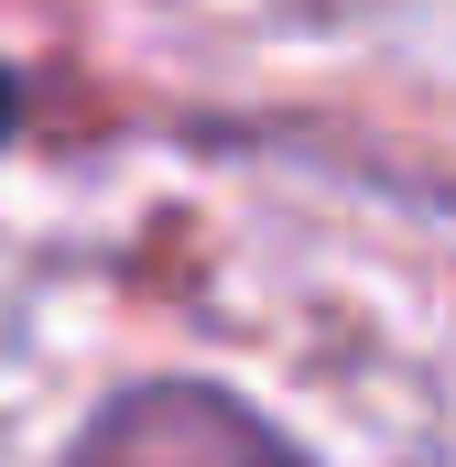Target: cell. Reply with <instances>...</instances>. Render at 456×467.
Returning <instances> with one entry per match:
<instances>
[{
    "instance_id": "7a4b0ae2",
    "label": "cell",
    "mask_w": 456,
    "mask_h": 467,
    "mask_svg": "<svg viewBox=\"0 0 456 467\" xmlns=\"http://www.w3.org/2000/svg\"><path fill=\"white\" fill-rule=\"evenodd\" d=\"M11 130H22V77L0 66V141H11Z\"/></svg>"
},
{
    "instance_id": "6da1fadb",
    "label": "cell",
    "mask_w": 456,
    "mask_h": 467,
    "mask_svg": "<svg viewBox=\"0 0 456 467\" xmlns=\"http://www.w3.org/2000/svg\"><path fill=\"white\" fill-rule=\"evenodd\" d=\"M66 467H305V446L218 380H141L98 402Z\"/></svg>"
}]
</instances>
